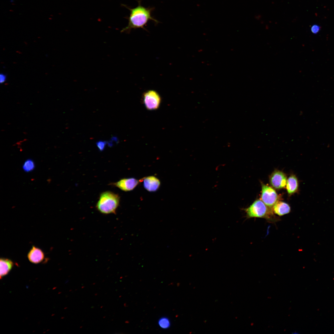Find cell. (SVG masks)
I'll list each match as a JSON object with an SVG mask.
<instances>
[{"label":"cell","instance_id":"5bb4252c","mask_svg":"<svg viewBox=\"0 0 334 334\" xmlns=\"http://www.w3.org/2000/svg\"><path fill=\"white\" fill-rule=\"evenodd\" d=\"M158 324L161 328L167 329L170 327V322L168 318L164 317L159 319Z\"/></svg>","mask_w":334,"mask_h":334},{"label":"cell","instance_id":"8992f818","mask_svg":"<svg viewBox=\"0 0 334 334\" xmlns=\"http://www.w3.org/2000/svg\"><path fill=\"white\" fill-rule=\"evenodd\" d=\"M287 181L286 175L280 171H274L270 178L271 184L276 189L284 188L286 186Z\"/></svg>","mask_w":334,"mask_h":334},{"label":"cell","instance_id":"6da1fadb","mask_svg":"<svg viewBox=\"0 0 334 334\" xmlns=\"http://www.w3.org/2000/svg\"><path fill=\"white\" fill-rule=\"evenodd\" d=\"M141 0H138V5L134 8H131L123 5L129 10L130 14L127 17L128 24L121 30V32L129 33L132 29L139 28L146 30L145 27L150 20L154 21L156 24L159 23V21L152 16L151 14L154 8L144 7L141 5Z\"/></svg>","mask_w":334,"mask_h":334},{"label":"cell","instance_id":"7c38bea8","mask_svg":"<svg viewBox=\"0 0 334 334\" xmlns=\"http://www.w3.org/2000/svg\"><path fill=\"white\" fill-rule=\"evenodd\" d=\"M286 187L288 193L289 195L296 192L298 188V182L295 175H291L289 178L287 180Z\"/></svg>","mask_w":334,"mask_h":334},{"label":"cell","instance_id":"e0dca14e","mask_svg":"<svg viewBox=\"0 0 334 334\" xmlns=\"http://www.w3.org/2000/svg\"><path fill=\"white\" fill-rule=\"evenodd\" d=\"M6 79V76L4 74H1L0 75V82L1 84L5 82Z\"/></svg>","mask_w":334,"mask_h":334},{"label":"cell","instance_id":"277c9868","mask_svg":"<svg viewBox=\"0 0 334 334\" xmlns=\"http://www.w3.org/2000/svg\"><path fill=\"white\" fill-rule=\"evenodd\" d=\"M143 104L149 110H156L159 108L161 102V97L156 91L150 90L145 92L143 96Z\"/></svg>","mask_w":334,"mask_h":334},{"label":"cell","instance_id":"ac0fdd59","mask_svg":"<svg viewBox=\"0 0 334 334\" xmlns=\"http://www.w3.org/2000/svg\"><path fill=\"white\" fill-rule=\"evenodd\" d=\"M111 140L117 142L118 141V139L116 137L113 136Z\"/></svg>","mask_w":334,"mask_h":334},{"label":"cell","instance_id":"ba28073f","mask_svg":"<svg viewBox=\"0 0 334 334\" xmlns=\"http://www.w3.org/2000/svg\"><path fill=\"white\" fill-rule=\"evenodd\" d=\"M139 181L140 182H143L144 187L149 192L156 191L159 188L161 184L159 180L153 176L144 177Z\"/></svg>","mask_w":334,"mask_h":334},{"label":"cell","instance_id":"3957f363","mask_svg":"<svg viewBox=\"0 0 334 334\" xmlns=\"http://www.w3.org/2000/svg\"><path fill=\"white\" fill-rule=\"evenodd\" d=\"M119 202L118 195L110 191H106L100 195L96 208L100 213L104 214H115Z\"/></svg>","mask_w":334,"mask_h":334},{"label":"cell","instance_id":"8fae6325","mask_svg":"<svg viewBox=\"0 0 334 334\" xmlns=\"http://www.w3.org/2000/svg\"><path fill=\"white\" fill-rule=\"evenodd\" d=\"M0 279L7 275L12 269L14 263L11 259L6 258L0 259Z\"/></svg>","mask_w":334,"mask_h":334},{"label":"cell","instance_id":"9c48e42d","mask_svg":"<svg viewBox=\"0 0 334 334\" xmlns=\"http://www.w3.org/2000/svg\"><path fill=\"white\" fill-rule=\"evenodd\" d=\"M29 261L34 264L42 262L45 259V254L41 249L32 246L27 254Z\"/></svg>","mask_w":334,"mask_h":334},{"label":"cell","instance_id":"30bf717a","mask_svg":"<svg viewBox=\"0 0 334 334\" xmlns=\"http://www.w3.org/2000/svg\"><path fill=\"white\" fill-rule=\"evenodd\" d=\"M272 210L275 214L279 216H282L289 213L291 209L287 203L278 201L273 206Z\"/></svg>","mask_w":334,"mask_h":334},{"label":"cell","instance_id":"7a4b0ae2","mask_svg":"<svg viewBox=\"0 0 334 334\" xmlns=\"http://www.w3.org/2000/svg\"><path fill=\"white\" fill-rule=\"evenodd\" d=\"M247 218H264L271 222L279 220L274 214L272 209L267 206L262 201L258 199L249 207L244 209Z\"/></svg>","mask_w":334,"mask_h":334},{"label":"cell","instance_id":"4fadbf2b","mask_svg":"<svg viewBox=\"0 0 334 334\" xmlns=\"http://www.w3.org/2000/svg\"><path fill=\"white\" fill-rule=\"evenodd\" d=\"M35 167V162L31 159H28L26 160L22 165L23 170L26 173L32 171L34 169Z\"/></svg>","mask_w":334,"mask_h":334},{"label":"cell","instance_id":"2e32d148","mask_svg":"<svg viewBox=\"0 0 334 334\" xmlns=\"http://www.w3.org/2000/svg\"><path fill=\"white\" fill-rule=\"evenodd\" d=\"M320 27L317 25L314 24L312 26L311 28V31L314 34H316L318 33L320 30Z\"/></svg>","mask_w":334,"mask_h":334},{"label":"cell","instance_id":"9a60e30c","mask_svg":"<svg viewBox=\"0 0 334 334\" xmlns=\"http://www.w3.org/2000/svg\"><path fill=\"white\" fill-rule=\"evenodd\" d=\"M107 143L106 141H99L96 142V146L99 151H102L104 150Z\"/></svg>","mask_w":334,"mask_h":334},{"label":"cell","instance_id":"52a82bcc","mask_svg":"<svg viewBox=\"0 0 334 334\" xmlns=\"http://www.w3.org/2000/svg\"><path fill=\"white\" fill-rule=\"evenodd\" d=\"M140 182L139 180L134 178H126L121 179L111 184L122 191H128L133 190L138 185Z\"/></svg>","mask_w":334,"mask_h":334},{"label":"cell","instance_id":"5b68a950","mask_svg":"<svg viewBox=\"0 0 334 334\" xmlns=\"http://www.w3.org/2000/svg\"><path fill=\"white\" fill-rule=\"evenodd\" d=\"M261 199L268 207L272 209L278 201V196L275 191L271 187L262 184Z\"/></svg>","mask_w":334,"mask_h":334}]
</instances>
